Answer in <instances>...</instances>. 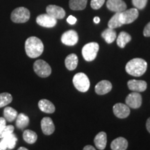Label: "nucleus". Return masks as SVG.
Masks as SVG:
<instances>
[{
	"instance_id": "16",
	"label": "nucleus",
	"mask_w": 150,
	"mask_h": 150,
	"mask_svg": "<svg viewBox=\"0 0 150 150\" xmlns=\"http://www.w3.org/2000/svg\"><path fill=\"white\" fill-rule=\"evenodd\" d=\"M41 129H42L43 134L47 136L53 134L55 130V126L51 118L49 117L42 118L41 120Z\"/></svg>"
},
{
	"instance_id": "28",
	"label": "nucleus",
	"mask_w": 150,
	"mask_h": 150,
	"mask_svg": "<svg viewBox=\"0 0 150 150\" xmlns=\"http://www.w3.org/2000/svg\"><path fill=\"white\" fill-rule=\"evenodd\" d=\"M119 16H120V13H115V14L114 15V16L110 18L109 21H108V28L114 29H115V28H118L121 27L122 25H123V24L120 22V21Z\"/></svg>"
},
{
	"instance_id": "6",
	"label": "nucleus",
	"mask_w": 150,
	"mask_h": 150,
	"mask_svg": "<svg viewBox=\"0 0 150 150\" xmlns=\"http://www.w3.org/2000/svg\"><path fill=\"white\" fill-rule=\"evenodd\" d=\"M33 70L38 76L42 78H46L52 73L50 65L43 60H37L33 64Z\"/></svg>"
},
{
	"instance_id": "35",
	"label": "nucleus",
	"mask_w": 150,
	"mask_h": 150,
	"mask_svg": "<svg viewBox=\"0 0 150 150\" xmlns=\"http://www.w3.org/2000/svg\"><path fill=\"white\" fill-rule=\"evenodd\" d=\"M67 21L70 24H74L76 22V18L72 16H70L67 18Z\"/></svg>"
},
{
	"instance_id": "17",
	"label": "nucleus",
	"mask_w": 150,
	"mask_h": 150,
	"mask_svg": "<svg viewBox=\"0 0 150 150\" xmlns=\"http://www.w3.org/2000/svg\"><path fill=\"white\" fill-rule=\"evenodd\" d=\"M112 84L109 81L103 80L99 81L95 86V92L97 95H103L111 91Z\"/></svg>"
},
{
	"instance_id": "9",
	"label": "nucleus",
	"mask_w": 150,
	"mask_h": 150,
	"mask_svg": "<svg viewBox=\"0 0 150 150\" xmlns=\"http://www.w3.org/2000/svg\"><path fill=\"white\" fill-rule=\"evenodd\" d=\"M125 102L129 107L138 108L142 105V96L139 93L133 92L127 95Z\"/></svg>"
},
{
	"instance_id": "14",
	"label": "nucleus",
	"mask_w": 150,
	"mask_h": 150,
	"mask_svg": "<svg viewBox=\"0 0 150 150\" xmlns=\"http://www.w3.org/2000/svg\"><path fill=\"white\" fill-rule=\"evenodd\" d=\"M47 13L56 20L63 19L65 16V11L61 7L56 5H49L46 8Z\"/></svg>"
},
{
	"instance_id": "38",
	"label": "nucleus",
	"mask_w": 150,
	"mask_h": 150,
	"mask_svg": "<svg viewBox=\"0 0 150 150\" xmlns=\"http://www.w3.org/2000/svg\"><path fill=\"white\" fill-rule=\"evenodd\" d=\"M93 20H94V22H95V23L98 24V23H99V22H100V18H99V17H95Z\"/></svg>"
},
{
	"instance_id": "5",
	"label": "nucleus",
	"mask_w": 150,
	"mask_h": 150,
	"mask_svg": "<svg viewBox=\"0 0 150 150\" xmlns=\"http://www.w3.org/2000/svg\"><path fill=\"white\" fill-rule=\"evenodd\" d=\"M99 46L97 42H90L86 44L82 49V55L86 61H93L95 59L99 51Z\"/></svg>"
},
{
	"instance_id": "36",
	"label": "nucleus",
	"mask_w": 150,
	"mask_h": 150,
	"mask_svg": "<svg viewBox=\"0 0 150 150\" xmlns=\"http://www.w3.org/2000/svg\"><path fill=\"white\" fill-rule=\"evenodd\" d=\"M83 150H96L95 148L91 145H86L84 147Z\"/></svg>"
},
{
	"instance_id": "39",
	"label": "nucleus",
	"mask_w": 150,
	"mask_h": 150,
	"mask_svg": "<svg viewBox=\"0 0 150 150\" xmlns=\"http://www.w3.org/2000/svg\"><path fill=\"white\" fill-rule=\"evenodd\" d=\"M18 150H29L28 149H27L26 147H20V148Z\"/></svg>"
},
{
	"instance_id": "18",
	"label": "nucleus",
	"mask_w": 150,
	"mask_h": 150,
	"mask_svg": "<svg viewBox=\"0 0 150 150\" xmlns=\"http://www.w3.org/2000/svg\"><path fill=\"white\" fill-rule=\"evenodd\" d=\"M128 147V141L122 137L115 138L110 144L112 150H126Z\"/></svg>"
},
{
	"instance_id": "7",
	"label": "nucleus",
	"mask_w": 150,
	"mask_h": 150,
	"mask_svg": "<svg viewBox=\"0 0 150 150\" xmlns=\"http://www.w3.org/2000/svg\"><path fill=\"white\" fill-rule=\"evenodd\" d=\"M138 15H139V13L136 8L125 10L120 13V21L122 24H131L138 18Z\"/></svg>"
},
{
	"instance_id": "13",
	"label": "nucleus",
	"mask_w": 150,
	"mask_h": 150,
	"mask_svg": "<svg viewBox=\"0 0 150 150\" xmlns=\"http://www.w3.org/2000/svg\"><path fill=\"white\" fill-rule=\"evenodd\" d=\"M113 112L116 117L123 119V118H126L129 115L130 108L127 104L117 103V104L114 105Z\"/></svg>"
},
{
	"instance_id": "30",
	"label": "nucleus",
	"mask_w": 150,
	"mask_h": 150,
	"mask_svg": "<svg viewBox=\"0 0 150 150\" xmlns=\"http://www.w3.org/2000/svg\"><path fill=\"white\" fill-rule=\"evenodd\" d=\"M14 131V127L13 125H8L5 127V129L2 131V132L0 134V138H3L4 137L9 136V135L13 134Z\"/></svg>"
},
{
	"instance_id": "37",
	"label": "nucleus",
	"mask_w": 150,
	"mask_h": 150,
	"mask_svg": "<svg viewBox=\"0 0 150 150\" xmlns=\"http://www.w3.org/2000/svg\"><path fill=\"white\" fill-rule=\"evenodd\" d=\"M146 127H147V129L149 131V133H150V117L147 119V122H146Z\"/></svg>"
},
{
	"instance_id": "3",
	"label": "nucleus",
	"mask_w": 150,
	"mask_h": 150,
	"mask_svg": "<svg viewBox=\"0 0 150 150\" xmlns=\"http://www.w3.org/2000/svg\"><path fill=\"white\" fill-rule=\"evenodd\" d=\"M74 87L79 91L85 93L88 91L90 88V81L87 75L84 73L79 72L74 75L72 79Z\"/></svg>"
},
{
	"instance_id": "29",
	"label": "nucleus",
	"mask_w": 150,
	"mask_h": 150,
	"mask_svg": "<svg viewBox=\"0 0 150 150\" xmlns=\"http://www.w3.org/2000/svg\"><path fill=\"white\" fill-rule=\"evenodd\" d=\"M13 97L11 94L8 93H3L0 94V108L6 106L11 103Z\"/></svg>"
},
{
	"instance_id": "33",
	"label": "nucleus",
	"mask_w": 150,
	"mask_h": 150,
	"mask_svg": "<svg viewBox=\"0 0 150 150\" xmlns=\"http://www.w3.org/2000/svg\"><path fill=\"white\" fill-rule=\"evenodd\" d=\"M6 119L4 117H0V134L2 132V131L5 129V127H6Z\"/></svg>"
},
{
	"instance_id": "19",
	"label": "nucleus",
	"mask_w": 150,
	"mask_h": 150,
	"mask_svg": "<svg viewBox=\"0 0 150 150\" xmlns=\"http://www.w3.org/2000/svg\"><path fill=\"white\" fill-rule=\"evenodd\" d=\"M94 142L96 147L99 150H103L106 148V142H107V137L105 132H99L98 134L95 136L94 139Z\"/></svg>"
},
{
	"instance_id": "22",
	"label": "nucleus",
	"mask_w": 150,
	"mask_h": 150,
	"mask_svg": "<svg viewBox=\"0 0 150 150\" xmlns=\"http://www.w3.org/2000/svg\"><path fill=\"white\" fill-rule=\"evenodd\" d=\"M102 37L108 44H110L115 40L117 38V34H116V31L113 29L108 28L102 33Z\"/></svg>"
},
{
	"instance_id": "27",
	"label": "nucleus",
	"mask_w": 150,
	"mask_h": 150,
	"mask_svg": "<svg viewBox=\"0 0 150 150\" xmlns=\"http://www.w3.org/2000/svg\"><path fill=\"white\" fill-rule=\"evenodd\" d=\"M18 112L12 107H6L4 110V116L6 120L8 122H13L16 119L18 116Z\"/></svg>"
},
{
	"instance_id": "4",
	"label": "nucleus",
	"mask_w": 150,
	"mask_h": 150,
	"mask_svg": "<svg viewBox=\"0 0 150 150\" xmlns=\"http://www.w3.org/2000/svg\"><path fill=\"white\" fill-rule=\"evenodd\" d=\"M11 18L15 23H24L29 20L30 12L24 7H18L13 11Z\"/></svg>"
},
{
	"instance_id": "24",
	"label": "nucleus",
	"mask_w": 150,
	"mask_h": 150,
	"mask_svg": "<svg viewBox=\"0 0 150 150\" xmlns=\"http://www.w3.org/2000/svg\"><path fill=\"white\" fill-rule=\"evenodd\" d=\"M16 126L18 129H23L26 128L29 123V118L24 113H20L17 116Z\"/></svg>"
},
{
	"instance_id": "15",
	"label": "nucleus",
	"mask_w": 150,
	"mask_h": 150,
	"mask_svg": "<svg viewBox=\"0 0 150 150\" xmlns=\"http://www.w3.org/2000/svg\"><path fill=\"white\" fill-rule=\"evenodd\" d=\"M127 86H128L129 90L134 92H137V93L144 92L146 91L147 87V84L145 81L135 79L129 81Z\"/></svg>"
},
{
	"instance_id": "25",
	"label": "nucleus",
	"mask_w": 150,
	"mask_h": 150,
	"mask_svg": "<svg viewBox=\"0 0 150 150\" xmlns=\"http://www.w3.org/2000/svg\"><path fill=\"white\" fill-rule=\"evenodd\" d=\"M131 40V35L125 31H122L117 38V44L120 48H124Z\"/></svg>"
},
{
	"instance_id": "8",
	"label": "nucleus",
	"mask_w": 150,
	"mask_h": 150,
	"mask_svg": "<svg viewBox=\"0 0 150 150\" xmlns=\"http://www.w3.org/2000/svg\"><path fill=\"white\" fill-rule=\"evenodd\" d=\"M36 22L41 27L46 28H52L55 27L57 23V20L50 16L47 13L40 15L37 17Z\"/></svg>"
},
{
	"instance_id": "10",
	"label": "nucleus",
	"mask_w": 150,
	"mask_h": 150,
	"mask_svg": "<svg viewBox=\"0 0 150 150\" xmlns=\"http://www.w3.org/2000/svg\"><path fill=\"white\" fill-rule=\"evenodd\" d=\"M78 40V33L74 30H69L63 33L61 36V42L67 46L74 45L77 43Z\"/></svg>"
},
{
	"instance_id": "34",
	"label": "nucleus",
	"mask_w": 150,
	"mask_h": 150,
	"mask_svg": "<svg viewBox=\"0 0 150 150\" xmlns=\"http://www.w3.org/2000/svg\"><path fill=\"white\" fill-rule=\"evenodd\" d=\"M143 35L145 37H150V22L145 26L143 31Z\"/></svg>"
},
{
	"instance_id": "12",
	"label": "nucleus",
	"mask_w": 150,
	"mask_h": 150,
	"mask_svg": "<svg viewBox=\"0 0 150 150\" xmlns=\"http://www.w3.org/2000/svg\"><path fill=\"white\" fill-rule=\"evenodd\" d=\"M18 138L14 134H11L4 138H1L0 141V150L12 149L16 147Z\"/></svg>"
},
{
	"instance_id": "31",
	"label": "nucleus",
	"mask_w": 150,
	"mask_h": 150,
	"mask_svg": "<svg viewBox=\"0 0 150 150\" xmlns=\"http://www.w3.org/2000/svg\"><path fill=\"white\" fill-rule=\"evenodd\" d=\"M132 3L137 9L142 10L147 5V0H132Z\"/></svg>"
},
{
	"instance_id": "23",
	"label": "nucleus",
	"mask_w": 150,
	"mask_h": 150,
	"mask_svg": "<svg viewBox=\"0 0 150 150\" xmlns=\"http://www.w3.org/2000/svg\"><path fill=\"white\" fill-rule=\"evenodd\" d=\"M88 0H70L69 6L73 11H81L86 8Z\"/></svg>"
},
{
	"instance_id": "2",
	"label": "nucleus",
	"mask_w": 150,
	"mask_h": 150,
	"mask_svg": "<svg viewBox=\"0 0 150 150\" xmlns=\"http://www.w3.org/2000/svg\"><path fill=\"white\" fill-rule=\"evenodd\" d=\"M147 68V63L145 60L136 58L129 61L126 65V71L131 76H138L145 74Z\"/></svg>"
},
{
	"instance_id": "32",
	"label": "nucleus",
	"mask_w": 150,
	"mask_h": 150,
	"mask_svg": "<svg viewBox=\"0 0 150 150\" xmlns=\"http://www.w3.org/2000/svg\"><path fill=\"white\" fill-rule=\"evenodd\" d=\"M104 2L105 0H91V8L95 9V10H97L104 5Z\"/></svg>"
},
{
	"instance_id": "20",
	"label": "nucleus",
	"mask_w": 150,
	"mask_h": 150,
	"mask_svg": "<svg viewBox=\"0 0 150 150\" xmlns=\"http://www.w3.org/2000/svg\"><path fill=\"white\" fill-rule=\"evenodd\" d=\"M38 107L41 111L46 113H53L55 111V106L47 99H41L38 102Z\"/></svg>"
},
{
	"instance_id": "26",
	"label": "nucleus",
	"mask_w": 150,
	"mask_h": 150,
	"mask_svg": "<svg viewBox=\"0 0 150 150\" xmlns=\"http://www.w3.org/2000/svg\"><path fill=\"white\" fill-rule=\"evenodd\" d=\"M38 136L36 133L31 130H25L23 133V139L29 144H33L36 142Z\"/></svg>"
},
{
	"instance_id": "11",
	"label": "nucleus",
	"mask_w": 150,
	"mask_h": 150,
	"mask_svg": "<svg viewBox=\"0 0 150 150\" xmlns=\"http://www.w3.org/2000/svg\"><path fill=\"white\" fill-rule=\"evenodd\" d=\"M106 7L112 12L121 13L126 10L127 4L123 0H108Z\"/></svg>"
},
{
	"instance_id": "1",
	"label": "nucleus",
	"mask_w": 150,
	"mask_h": 150,
	"mask_svg": "<svg viewBox=\"0 0 150 150\" xmlns=\"http://www.w3.org/2000/svg\"><path fill=\"white\" fill-rule=\"evenodd\" d=\"M44 45L40 39L35 36L29 37L25 42V51L27 55L31 59L38 57L42 54Z\"/></svg>"
},
{
	"instance_id": "21",
	"label": "nucleus",
	"mask_w": 150,
	"mask_h": 150,
	"mask_svg": "<svg viewBox=\"0 0 150 150\" xmlns=\"http://www.w3.org/2000/svg\"><path fill=\"white\" fill-rule=\"evenodd\" d=\"M65 67L67 70H74L76 68L78 65V57L76 54H71L66 57L65 60Z\"/></svg>"
}]
</instances>
